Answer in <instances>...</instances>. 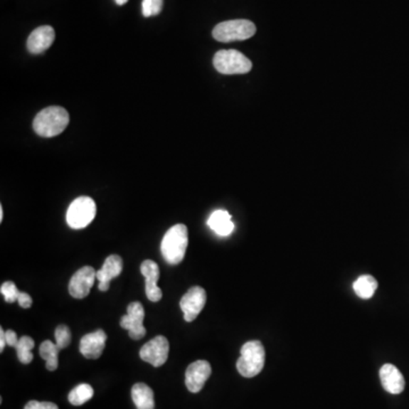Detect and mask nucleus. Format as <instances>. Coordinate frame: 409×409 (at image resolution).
<instances>
[{
    "mask_svg": "<svg viewBox=\"0 0 409 409\" xmlns=\"http://www.w3.org/2000/svg\"><path fill=\"white\" fill-rule=\"evenodd\" d=\"M70 123V115L65 108L51 106L37 114L33 129L37 134L45 138L60 136Z\"/></svg>",
    "mask_w": 409,
    "mask_h": 409,
    "instance_id": "nucleus-1",
    "label": "nucleus"
},
{
    "mask_svg": "<svg viewBox=\"0 0 409 409\" xmlns=\"http://www.w3.org/2000/svg\"><path fill=\"white\" fill-rule=\"evenodd\" d=\"M382 387L391 395H399L405 389V378L393 364H384L380 370Z\"/></svg>",
    "mask_w": 409,
    "mask_h": 409,
    "instance_id": "nucleus-15",
    "label": "nucleus"
},
{
    "mask_svg": "<svg viewBox=\"0 0 409 409\" xmlns=\"http://www.w3.org/2000/svg\"><path fill=\"white\" fill-rule=\"evenodd\" d=\"M207 224L220 237H228L235 231V223L232 222L231 215L224 209L215 211L209 216Z\"/></svg>",
    "mask_w": 409,
    "mask_h": 409,
    "instance_id": "nucleus-16",
    "label": "nucleus"
},
{
    "mask_svg": "<svg viewBox=\"0 0 409 409\" xmlns=\"http://www.w3.org/2000/svg\"><path fill=\"white\" fill-rule=\"evenodd\" d=\"M107 334L105 331L97 330L85 334L80 341V353L87 359H98L105 349Z\"/></svg>",
    "mask_w": 409,
    "mask_h": 409,
    "instance_id": "nucleus-12",
    "label": "nucleus"
},
{
    "mask_svg": "<svg viewBox=\"0 0 409 409\" xmlns=\"http://www.w3.org/2000/svg\"><path fill=\"white\" fill-rule=\"evenodd\" d=\"M17 302L20 304L21 307L23 308H30L32 306V298L26 292H21Z\"/></svg>",
    "mask_w": 409,
    "mask_h": 409,
    "instance_id": "nucleus-28",
    "label": "nucleus"
},
{
    "mask_svg": "<svg viewBox=\"0 0 409 409\" xmlns=\"http://www.w3.org/2000/svg\"><path fill=\"white\" fill-rule=\"evenodd\" d=\"M60 350V348L57 347V344L51 342V340H46L40 346V356H41V358L45 359L47 370H57Z\"/></svg>",
    "mask_w": 409,
    "mask_h": 409,
    "instance_id": "nucleus-20",
    "label": "nucleus"
},
{
    "mask_svg": "<svg viewBox=\"0 0 409 409\" xmlns=\"http://www.w3.org/2000/svg\"><path fill=\"white\" fill-rule=\"evenodd\" d=\"M55 338H56L57 347L60 349H65L71 344V331L66 325H60L55 331Z\"/></svg>",
    "mask_w": 409,
    "mask_h": 409,
    "instance_id": "nucleus-23",
    "label": "nucleus"
},
{
    "mask_svg": "<svg viewBox=\"0 0 409 409\" xmlns=\"http://www.w3.org/2000/svg\"><path fill=\"white\" fill-rule=\"evenodd\" d=\"M188 243V228L184 224L172 226L161 240V250L164 260L171 265L180 264L184 260Z\"/></svg>",
    "mask_w": 409,
    "mask_h": 409,
    "instance_id": "nucleus-2",
    "label": "nucleus"
},
{
    "mask_svg": "<svg viewBox=\"0 0 409 409\" xmlns=\"http://www.w3.org/2000/svg\"><path fill=\"white\" fill-rule=\"evenodd\" d=\"M131 395L137 409H155L154 391L147 384H134L131 390Z\"/></svg>",
    "mask_w": 409,
    "mask_h": 409,
    "instance_id": "nucleus-18",
    "label": "nucleus"
},
{
    "mask_svg": "<svg viewBox=\"0 0 409 409\" xmlns=\"http://www.w3.org/2000/svg\"><path fill=\"white\" fill-rule=\"evenodd\" d=\"M34 348V340L30 336H24L20 339L17 344L16 349L17 357L22 364H30L33 361V355L31 350Z\"/></svg>",
    "mask_w": 409,
    "mask_h": 409,
    "instance_id": "nucleus-22",
    "label": "nucleus"
},
{
    "mask_svg": "<svg viewBox=\"0 0 409 409\" xmlns=\"http://www.w3.org/2000/svg\"><path fill=\"white\" fill-rule=\"evenodd\" d=\"M1 294L5 297V300L7 302H14L18 300V297H20L21 291L17 289L16 285L14 282H11V281H7V282L3 283L1 285Z\"/></svg>",
    "mask_w": 409,
    "mask_h": 409,
    "instance_id": "nucleus-25",
    "label": "nucleus"
},
{
    "mask_svg": "<svg viewBox=\"0 0 409 409\" xmlns=\"http://www.w3.org/2000/svg\"><path fill=\"white\" fill-rule=\"evenodd\" d=\"M163 9V0H142V14L144 17L159 15Z\"/></svg>",
    "mask_w": 409,
    "mask_h": 409,
    "instance_id": "nucleus-24",
    "label": "nucleus"
},
{
    "mask_svg": "<svg viewBox=\"0 0 409 409\" xmlns=\"http://www.w3.org/2000/svg\"><path fill=\"white\" fill-rule=\"evenodd\" d=\"M213 62L218 72L226 75L248 73L253 68V63L248 57L235 49L218 51Z\"/></svg>",
    "mask_w": 409,
    "mask_h": 409,
    "instance_id": "nucleus-5",
    "label": "nucleus"
},
{
    "mask_svg": "<svg viewBox=\"0 0 409 409\" xmlns=\"http://www.w3.org/2000/svg\"><path fill=\"white\" fill-rule=\"evenodd\" d=\"M24 409H60L55 405L54 403H49V401H28Z\"/></svg>",
    "mask_w": 409,
    "mask_h": 409,
    "instance_id": "nucleus-26",
    "label": "nucleus"
},
{
    "mask_svg": "<svg viewBox=\"0 0 409 409\" xmlns=\"http://www.w3.org/2000/svg\"><path fill=\"white\" fill-rule=\"evenodd\" d=\"M6 344L9 347H16L17 344L20 341V339L17 338V334L15 331L9 330L5 332Z\"/></svg>",
    "mask_w": 409,
    "mask_h": 409,
    "instance_id": "nucleus-27",
    "label": "nucleus"
},
{
    "mask_svg": "<svg viewBox=\"0 0 409 409\" xmlns=\"http://www.w3.org/2000/svg\"><path fill=\"white\" fill-rule=\"evenodd\" d=\"M110 282H99L98 289L105 292V291H108V289H110Z\"/></svg>",
    "mask_w": 409,
    "mask_h": 409,
    "instance_id": "nucleus-30",
    "label": "nucleus"
},
{
    "mask_svg": "<svg viewBox=\"0 0 409 409\" xmlns=\"http://www.w3.org/2000/svg\"><path fill=\"white\" fill-rule=\"evenodd\" d=\"M97 272L91 266H85L74 273L71 282L68 285V291L73 298L83 299L90 294L91 288L96 281Z\"/></svg>",
    "mask_w": 409,
    "mask_h": 409,
    "instance_id": "nucleus-10",
    "label": "nucleus"
},
{
    "mask_svg": "<svg viewBox=\"0 0 409 409\" xmlns=\"http://www.w3.org/2000/svg\"><path fill=\"white\" fill-rule=\"evenodd\" d=\"M206 291L201 287H192L181 298V311L184 312L186 322H192L206 305Z\"/></svg>",
    "mask_w": 409,
    "mask_h": 409,
    "instance_id": "nucleus-7",
    "label": "nucleus"
},
{
    "mask_svg": "<svg viewBox=\"0 0 409 409\" xmlns=\"http://www.w3.org/2000/svg\"><path fill=\"white\" fill-rule=\"evenodd\" d=\"M144 309L140 302H131L127 306V315L121 319V326L129 331V336L133 340H140L146 336L144 326Z\"/></svg>",
    "mask_w": 409,
    "mask_h": 409,
    "instance_id": "nucleus-9",
    "label": "nucleus"
},
{
    "mask_svg": "<svg viewBox=\"0 0 409 409\" xmlns=\"http://www.w3.org/2000/svg\"><path fill=\"white\" fill-rule=\"evenodd\" d=\"M169 340L164 336H157L144 344L140 350V358L154 367L163 366L169 358Z\"/></svg>",
    "mask_w": 409,
    "mask_h": 409,
    "instance_id": "nucleus-8",
    "label": "nucleus"
},
{
    "mask_svg": "<svg viewBox=\"0 0 409 409\" xmlns=\"http://www.w3.org/2000/svg\"><path fill=\"white\" fill-rule=\"evenodd\" d=\"M140 271L146 279V294L150 302H157L161 299V288L157 285L159 279V267L154 260H144L140 266Z\"/></svg>",
    "mask_w": 409,
    "mask_h": 409,
    "instance_id": "nucleus-13",
    "label": "nucleus"
},
{
    "mask_svg": "<svg viewBox=\"0 0 409 409\" xmlns=\"http://www.w3.org/2000/svg\"><path fill=\"white\" fill-rule=\"evenodd\" d=\"M212 367L206 361H197L189 365L186 371V386L190 393H198L203 389L209 376Z\"/></svg>",
    "mask_w": 409,
    "mask_h": 409,
    "instance_id": "nucleus-11",
    "label": "nucleus"
},
{
    "mask_svg": "<svg viewBox=\"0 0 409 409\" xmlns=\"http://www.w3.org/2000/svg\"><path fill=\"white\" fill-rule=\"evenodd\" d=\"M55 41V30L49 26H39L28 36V49L31 54H43Z\"/></svg>",
    "mask_w": 409,
    "mask_h": 409,
    "instance_id": "nucleus-14",
    "label": "nucleus"
},
{
    "mask_svg": "<svg viewBox=\"0 0 409 409\" xmlns=\"http://www.w3.org/2000/svg\"><path fill=\"white\" fill-rule=\"evenodd\" d=\"M240 358L238 359V372L243 378L258 376L265 365V349L258 340L245 342L241 348Z\"/></svg>",
    "mask_w": 409,
    "mask_h": 409,
    "instance_id": "nucleus-3",
    "label": "nucleus"
},
{
    "mask_svg": "<svg viewBox=\"0 0 409 409\" xmlns=\"http://www.w3.org/2000/svg\"><path fill=\"white\" fill-rule=\"evenodd\" d=\"M93 397V389L87 383L79 384L68 395V400L74 406H81Z\"/></svg>",
    "mask_w": 409,
    "mask_h": 409,
    "instance_id": "nucleus-21",
    "label": "nucleus"
},
{
    "mask_svg": "<svg viewBox=\"0 0 409 409\" xmlns=\"http://www.w3.org/2000/svg\"><path fill=\"white\" fill-rule=\"evenodd\" d=\"M123 270V260L119 255H110L105 260L102 267L97 271L96 277L99 282H110L119 277Z\"/></svg>",
    "mask_w": 409,
    "mask_h": 409,
    "instance_id": "nucleus-17",
    "label": "nucleus"
},
{
    "mask_svg": "<svg viewBox=\"0 0 409 409\" xmlns=\"http://www.w3.org/2000/svg\"><path fill=\"white\" fill-rule=\"evenodd\" d=\"M256 33V26L248 20H232L220 23L213 30V37L220 43L249 39Z\"/></svg>",
    "mask_w": 409,
    "mask_h": 409,
    "instance_id": "nucleus-4",
    "label": "nucleus"
},
{
    "mask_svg": "<svg viewBox=\"0 0 409 409\" xmlns=\"http://www.w3.org/2000/svg\"><path fill=\"white\" fill-rule=\"evenodd\" d=\"M378 289V281L372 275H361L354 282V291L361 299H370Z\"/></svg>",
    "mask_w": 409,
    "mask_h": 409,
    "instance_id": "nucleus-19",
    "label": "nucleus"
},
{
    "mask_svg": "<svg viewBox=\"0 0 409 409\" xmlns=\"http://www.w3.org/2000/svg\"><path fill=\"white\" fill-rule=\"evenodd\" d=\"M96 203L90 197H79L72 201L66 213V222L74 230L87 228L96 218Z\"/></svg>",
    "mask_w": 409,
    "mask_h": 409,
    "instance_id": "nucleus-6",
    "label": "nucleus"
},
{
    "mask_svg": "<svg viewBox=\"0 0 409 409\" xmlns=\"http://www.w3.org/2000/svg\"><path fill=\"white\" fill-rule=\"evenodd\" d=\"M4 218V209L3 206H0V222H3Z\"/></svg>",
    "mask_w": 409,
    "mask_h": 409,
    "instance_id": "nucleus-32",
    "label": "nucleus"
},
{
    "mask_svg": "<svg viewBox=\"0 0 409 409\" xmlns=\"http://www.w3.org/2000/svg\"><path fill=\"white\" fill-rule=\"evenodd\" d=\"M5 344H6L5 332H4L3 329H1V330H0V351H1V353H3L4 349H5Z\"/></svg>",
    "mask_w": 409,
    "mask_h": 409,
    "instance_id": "nucleus-29",
    "label": "nucleus"
},
{
    "mask_svg": "<svg viewBox=\"0 0 409 409\" xmlns=\"http://www.w3.org/2000/svg\"><path fill=\"white\" fill-rule=\"evenodd\" d=\"M127 1H129V0H115V3L119 6L125 5V4L127 3Z\"/></svg>",
    "mask_w": 409,
    "mask_h": 409,
    "instance_id": "nucleus-31",
    "label": "nucleus"
}]
</instances>
